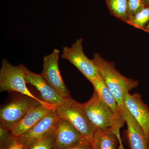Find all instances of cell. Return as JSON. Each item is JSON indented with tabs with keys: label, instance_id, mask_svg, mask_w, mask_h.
<instances>
[{
	"label": "cell",
	"instance_id": "8",
	"mask_svg": "<svg viewBox=\"0 0 149 149\" xmlns=\"http://www.w3.org/2000/svg\"><path fill=\"white\" fill-rule=\"evenodd\" d=\"M24 76L27 84L37 89L41 94L42 100L46 103L56 107L64 102L65 99L48 83L41 74L32 72L24 66Z\"/></svg>",
	"mask_w": 149,
	"mask_h": 149
},
{
	"label": "cell",
	"instance_id": "6",
	"mask_svg": "<svg viewBox=\"0 0 149 149\" xmlns=\"http://www.w3.org/2000/svg\"><path fill=\"white\" fill-rule=\"evenodd\" d=\"M39 104L36 100L27 96L14 100L1 109V126L11 131L31 109Z\"/></svg>",
	"mask_w": 149,
	"mask_h": 149
},
{
	"label": "cell",
	"instance_id": "10",
	"mask_svg": "<svg viewBox=\"0 0 149 149\" xmlns=\"http://www.w3.org/2000/svg\"><path fill=\"white\" fill-rule=\"evenodd\" d=\"M58 119L55 109H52L30 130L17 138V140L24 148L53 131Z\"/></svg>",
	"mask_w": 149,
	"mask_h": 149
},
{
	"label": "cell",
	"instance_id": "19",
	"mask_svg": "<svg viewBox=\"0 0 149 149\" xmlns=\"http://www.w3.org/2000/svg\"><path fill=\"white\" fill-rule=\"evenodd\" d=\"M145 7L143 0H128V18Z\"/></svg>",
	"mask_w": 149,
	"mask_h": 149
},
{
	"label": "cell",
	"instance_id": "3",
	"mask_svg": "<svg viewBox=\"0 0 149 149\" xmlns=\"http://www.w3.org/2000/svg\"><path fill=\"white\" fill-rule=\"evenodd\" d=\"M24 65L20 64L14 66L6 59L2 61L0 70L1 92H16L36 100L42 105L55 109L56 107L46 103L34 95L26 85L24 76Z\"/></svg>",
	"mask_w": 149,
	"mask_h": 149
},
{
	"label": "cell",
	"instance_id": "22",
	"mask_svg": "<svg viewBox=\"0 0 149 149\" xmlns=\"http://www.w3.org/2000/svg\"><path fill=\"white\" fill-rule=\"evenodd\" d=\"M118 143L119 144L118 145V149H124V147H123V144L122 139H121V137L118 138Z\"/></svg>",
	"mask_w": 149,
	"mask_h": 149
},
{
	"label": "cell",
	"instance_id": "2",
	"mask_svg": "<svg viewBox=\"0 0 149 149\" xmlns=\"http://www.w3.org/2000/svg\"><path fill=\"white\" fill-rule=\"evenodd\" d=\"M85 114L96 129L111 131L120 137V128L112 111L94 91L88 101L81 104Z\"/></svg>",
	"mask_w": 149,
	"mask_h": 149
},
{
	"label": "cell",
	"instance_id": "13",
	"mask_svg": "<svg viewBox=\"0 0 149 149\" xmlns=\"http://www.w3.org/2000/svg\"><path fill=\"white\" fill-rule=\"evenodd\" d=\"M93 86L94 91H95L100 97L108 106L113 113L119 125L121 128L125 122L118 104L113 94L104 82L100 75L90 81Z\"/></svg>",
	"mask_w": 149,
	"mask_h": 149
},
{
	"label": "cell",
	"instance_id": "5",
	"mask_svg": "<svg viewBox=\"0 0 149 149\" xmlns=\"http://www.w3.org/2000/svg\"><path fill=\"white\" fill-rule=\"evenodd\" d=\"M83 39H77L70 47L63 48L62 58L68 61L89 81L100 75L98 70L93 60L85 55L83 51Z\"/></svg>",
	"mask_w": 149,
	"mask_h": 149
},
{
	"label": "cell",
	"instance_id": "20",
	"mask_svg": "<svg viewBox=\"0 0 149 149\" xmlns=\"http://www.w3.org/2000/svg\"><path fill=\"white\" fill-rule=\"evenodd\" d=\"M62 149H93V146L91 141L86 140Z\"/></svg>",
	"mask_w": 149,
	"mask_h": 149
},
{
	"label": "cell",
	"instance_id": "7",
	"mask_svg": "<svg viewBox=\"0 0 149 149\" xmlns=\"http://www.w3.org/2000/svg\"><path fill=\"white\" fill-rule=\"evenodd\" d=\"M60 51L54 49L50 54L44 57L43 70L41 75L52 87L57 91L64 99L71 97L65 84L58 65Z\"/></svg>",
	"mask_w": 149,
	"mask_h": 149
},
{
	"label": "cell",
	"instance_id": "25",
	"mask_svg": "<svg viewBox=\"0 0 149 149\" xmlns=\"http://www.w3.org/2000/svg\"><path fill=\"white\" fill-rule=\"evenodd\" d=\"M148 146H149V139L148 140Z\"/></svg>",
	"mask_w": 149,
	"mask_h": 149
},
{
	"label": "cell",
	"instance_id": "12",
	"mask_svg": "<svg viewBox=\"0 0 149 149\" xmlns=\"http://www.w3.org/2000/svg\"><path fill=\"white\" fill-rule=\"evenodd\" d=\"M127 125V135L130 149H149L148 141L143 130L126 108L123 111Z\"/></svg>",
	"mask_w": 149,
	"mask_h": 149
},
{
	"label": "cell",
	"instance_id": "16",
	"mask_svg": "<svg viewBox=\"0 0 149 149\" xmlns=\"http://www.w3.org/2000/svg\"><path fill=\"white\" fill-rule=\"evenodd\" d=\"M110 13L126 22L128 19V0H106Z\"/></svg>",
	"mask_w": 149,
	"mask_h": 149
},
{
	"label": "cell",
	"instance_id": "21",
	"mask_svg": "<svg viewBox=\"0 0 149 149\" xmlns=\"http://www.w3.org/2000/svg\"><path fill=\"white\" fill-rule=\"evenodd\" d=\"M8 149H24L23 145L20 143L17 138H15L9 146Z\"/></svg>",
	"mask_w": 149,
	"mask_h": 149
},
{
	"label": "cell",
	"instance_id": "17",
	"mask_svg": "<svg viewBox=\"0 0 149 149\" xmlns=\"http://www.w3.org/2000/svg\"><path fill=\"white\" fill-rule=\"evenodd\" d=\"M149 22V6L143 9L128 18L126 23L137 29L143 30Z\"/></svg>",
	"mask_w": 149,
	"mask_h": 149
},
{
	"label": "cell",
	"instance_id": "23",
	"mask_svg": "<svg viewBox=\"0 0 149 149\" xmlns=\"http://www.w3.org/2000/svg\"><path fill=\"white\" fill-rule=\"evenodd\" d=\"M143 31H145V32L149 33V22H148V23L147 24V25H146V26L145 27V28H144Z\"/></svg>",
	"mask_w": 149,
	"mask_h": 149
},
{
	"label": "cell",
	"instance_id": "14",
	"mask_svg": "<svg viewBox=\"0 0 149 149\" xmlns=\"http://www.w3.org/2000/svg\"><path fill=\"white\" fill-rule=\"evenodd\" d=\"M52 109L41 104L33 107L23 119L11 130V134L14 137L18 138L30 130Z\"/></svg>",
	"mask_w": 149,
	"mask_h": 149
},
{
	"label": "cell",
	"instance_id": "11",
	"mask_svg": "<svg viewBox=\"0 0 149 149\" xmlns=\"http://www.w3.org/2000/svg\"><path fill=\"white\" fill-rule=\"evenodd\" d=\"M54 133L55 149L65 148L88 140L63 118H59L56 123Z\"/></svg>",
	"mask_w": 149,
	"mask_h": 149
},
{
	"label": "cell",
	"instance_id": "4",
	"mask_svg": "<svg viewBox=\"0 0 149 149\" xmlns=\"http://www.w3.org/2000/svg\"><path fill=\"white\" fill-rule=\"evenodd\" d=\"M55 109L59 118L69 123L85 138L92 142L96 129L85 114L80 103L72 98L65 99Z\"/></svg>",
	"mask_w": 149,
	"mask_h": 149
},
{
	"label": "cell",
	"instance_id": "24",
	"mask_svg": "<svg viewBox=\"0 0 149 149\" xmlns=\"http://www.w3.org/2000/svg\"><path fill=\"white\" fill-rule=\"evenodd\" d=\"M145 7L149 6V0H143Z\"/></svg>",
	"mask_w": 149,
	"mask_h": 149
},
{
	"label": "cell",
	"instance_id": "15",
	"mask_svg": "<svg viewBox=\"0 0 149 149\" xmlns=\"http://www.w3.org/2000/svg\"><path fill=\"white\" fill-rule=\"evenodd\" d=\"M118 142L112 131L96 129L92 140L93 149H116Z\"/></svg>",
	"mask_w": 149,
	"mask_h": 149
},
{
	"label": "cell",
	"instance_id": "18",
	"mask_svg": "<svg viewBox=\"0 0 149 149\" xmlns=\"http://www.w3.org/2000/svg\"><path fill=\"white\" fill-rule=\"evenodd\" d=\"M24 149H55L54 130L24 147Z\"/></svg>",
	"mask_w": 149,
	"mask_h": 149
},
{
	"label": "cell",
	"instance_id": "1",
	"mask_svg": "<svg viewBox=\"0 0 149 149\" xmlns=\"http://www.w3.org/2000/svg\"><path fill=\"white\" fill-rule=\"evenodd\" d=\"M92 60L97 68L99 73L104 82L114 95L124 118V94L137 88L139 85V82L123 75L116 68L114 63L107 61L97 53H94Z\"/></svg>",
	"mask_w": 149,
	"mask_h": 149
},
{
	"label": "cell",
	"instance_id": "9",
	"mask_svg": "<svg viewBox=\"0 0 149 149\" xmlns=\"http://www.w3.org/2000/svg\"><path fill=\"white\" fill-rule=\"evenodd\" d=\"M124 106L143 130L148 141L149 139V108L139 93L131 95L125 93L123 97Z\"/></svg>",
	"mask_w": 149,
	"mask_h": 149
}]
</instances>
